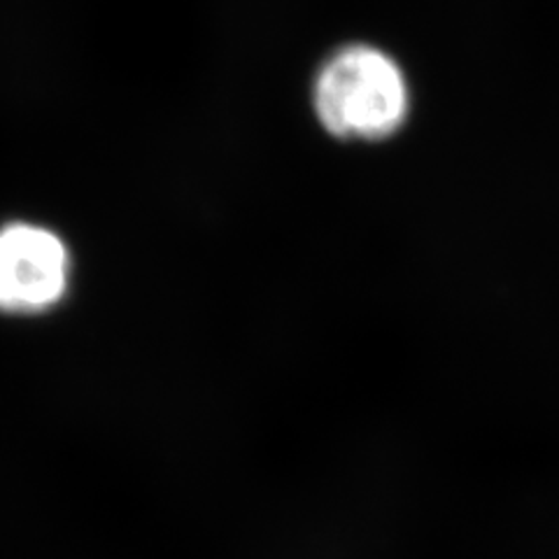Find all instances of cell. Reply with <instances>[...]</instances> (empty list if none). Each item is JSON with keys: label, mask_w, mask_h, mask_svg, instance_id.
<instances>
[{"label": "cell", "mask_w": 559, "mask_h": 559, "mask_svg": "<svg viewBox=\"0 0 559 559\" xmlns=\"http://www.w3.org/2000/svg\"><path fill=\"white\" fill-rule=\"evenodd\" d=\"M312 110L320 127L338 140H388L411 115L406 70L376 45H345L314 75Z\"/></svg>", "instance_id": "obj_1"}, {"label": "cell", "mask_w": 559, "mask_h": 559, "mask_svg": "<svg viewBox=\"0 0 559 559\" xmlns=\"http://www.w3.org/2000/svg\"><path fill=\"white\" fill-rule=\"evenodd\" d=\"M70 285V252L47 226L14 222L0 229V312L40 314Z\"/></svg>", "instance_id": "obj_2"}]
</instances>
